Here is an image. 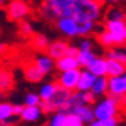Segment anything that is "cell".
Here are the masks:
<instances>
[{
    "label": "cell",
    "mask_w": 126,
    "mask_h": 126,
    "mask_svg": "<svg viewBox=\"0 0 126 126\" xmlns=\"http://www.w3.org/2000/svg\"><path fill=\"white\" fill-rule=\"evenodd\" d=\"M104 15V7L97 0H74L71 8V18L78 22L92 21L98 22Z\"/></svg>",
    "instance_id": "6da1fadb"
},
{
    "label": "cell",
    "mask_w": 126,
    "mask_h": 126,
    "mask_svg": "<svg viewBox=\"0 0 126 126\" xmlns=\"http://www.w3.org/2000/svg\"><path fill=\"white\" fill-rule=\"evenodd\" d=\"M74 0H45L39 6V14L45 21L54 24L58 18L71 17Z\"/></svg>",
    "instance_id": "7a4b0ae2"
},
{
    "label": "cell",
    "mask_w": 126,
    "mask_h": 126,
    "mask_svg": "<svg viewBox=\"0 0 126 126\" xmlns=\"http://www.w3.org/2000/svg\"><path fill=\"white\" fill-rule=\"evenodd\" d=\"M93 112H94V119L118 118L121 112L119 101L110 96H104L96 100V103L93 104Z\"/></svg>",
    "instance_id": "3957f363"
},
{
    "label": "cell",
    "mask_w": 126,
    "mask_h": 126,
    "mask_svg": "<svg viewBox=\"0 0 126 126\" xmlns=\"http://www.w3.org/2000/svg\"><path fill=\"white\" fill-rule=\"evenodd\" d=\"M71 93L72 92H68V90L63 89V87H60L57 89L56 94L50 98L48 101H40L39 104V107H40L42 112L43 114H54L57 111H64V108L67 105L68 100H69L71 97Z\"/></svg>",
    "instance_id": "277c9868"
},
{
    "label": "cell",
    "mask_w": 126,
    "mask_h": 126,
    "mask_svg": "<svg viewBox=\"0 0 126 126\" xmlns=\"http://www.w3.org/2000/svg\"><path fill=\"white\" fill-rule=\"evenodd\" d=\"M32 11V6L28 0H10L6 4V14L11 21L21 22Z\"/></svg>",
    "instance_id": "5b68a950"
},
{
    "label": "cell",
    "mask_w": 126,
    "mask_h": 126,
    "mask_svg": "<svg viewBox=\"0 0 126 126\" xmlns=\"http://www.w3.org/2000/svg\"><path fill=\"white\" fill-rule=\"evenodd\" d=\"M96 39L98 42V45H101L107 50L112 47H123V46H126L125 33H111V32L103 29L101 32H96Z\"/></svg>",
    "instance_id": "8992f818"
},
{
    "label": "cell",
    "mask_w": 126,
    "mask_h": 126,
    "mask_svg": "<svg viewBox=\"0 0 126 126\" xmlns=\"http://www.w3.org/2000/svg\"><path fill=\"white\" fill-rule=\"evenodd\" d=\"M96 100L97 98L90 92H78V90H75V92L71 93V97L68 100L67 105H65V108H64V111L68 114L72 108L78 107V105H93L96 103Z\"/></svg>",
    "instance_id": "52a82bcc"
},
{
    "label": "cell",
    "mask_w": 126,
    "mask_h": 126,
    "mask_svg": "<svg viewBox=\"0 0 126 126\" xmlns=\"http://www.w3.org/2000/svg\"><path fill=\"white\" fill-rule=\"evenodd\" d=\"M57 31L65 37H78L79 36V22L75 18L71 17H64V18H58L54 22Z\"/></svg>",
    "instance_id": "ba28073f"
},
{
    "label": "cell",
    "mask_w": 126,
    "mask_h": 126,
    "mask_svg": "<svg viewBox=\"0 0 126 126\" xmlns=\"http://www.w3.org/2000/svg\"><path fill=\"white\" fill-rule=\"evenodd\" d=\"M79 76H80V69H71L60 72V76L57 79V85L68 92H75L78 87Z\"/></svg>",
    "instance_id": "9c48e42d"
},
{
    "label": "cell",
    "mask_w": 126,
    "mask_h": 126,
    "mask_svg": "<svg viewBox=\"0 0 126 126\" xmlns=\"http://www.w3.org/2000/svg\"><path fill=\"white\" fill-rule=\"evenodd\" d=\"M126 94V82L123 76H112L108 78V92L107 96L112 97L115 100H121Z\"/></svg>",
    "instance_id": "30bf717a"
},
{
    "label": "cell",
    "mask_w": 126,
    "mask_h": 126,
    "mask_svg": "<svg viewBox=\"0 0 126 126\" xmlns=\"http://www.w3.org/2000/svg\"><path fill=\"white\" fill-rule=\"evenodd\" d=\"M68 47H69V45H68L65 40L51 42V43L47 46V48H46V54H47L50 58H53L54 61H57V60H60L61 57L67 56Z\"/></svg>",
    "instance_id": "8fae6325"
},
{
    "label": "cell",
    "mask_w": 126,
    "mask_h": 126,
    "mask_svg": "<svg viewBox=\"0 0 126 126\" xmlns=\"http://www.w3.org/2000/svg\"><path fill=\"white\" fill-rule=\"evenodd\" d=\"M17 119L19 118L13 114V104L8 101H0V126H13Z\"/></svg>",
    "instance_id": "7c38bea8"
},
{
    "label": "cell",
    "mask_w": 126,
    "mask_h": 126,
    "mask_svg": "<svg viewBox=\"0 0 126 126\" xmlns=\"http://www.w3.org/2000/svg\"><path fill=\"white\" fill-rule=\"evenodd\" d=\"M32 63H33L35 67L43 74V76L50 75L53 72V69L56 68V61L53 58H50L47 54H40V56L35 57Z\"/></svg>",
    "instance_id": "4fadbf2b"
},
{
    "label": "cell",
    "mask_w": 126,
    "mask_h": 126,
    "mask_svg": "<svg viewBox=\"0 0 126 126\" xmlns=\"http://www.w3.org/2000/svg\"><path fill=\"white\" fill-rule=\"evenodd\" d=\"M68 114H72L78 116L86 126L94 121V112H93V105H78V107L72 108Z\"/></svg>",
    "instance_id": "5bb4252c"
},
{
    "label": "cell",
    "mask_w": 126,
    "mask_h": 126,
    "mask_svg": "<svg viewBox=\"0 0 126 126\" xmlns=\"http://www.w3.org/2000/svg\"><path fill=\"white\" fill-rule=\"evenodd\" d=\"M42 112L40 107L39 105H35V107H29V105H25L19 115V119L24 121V122H28V123H33V122H37L39 119L42 118Z\"/></svg>",
    "instance_id": "9a60e30c"
},
{
    "label": "cell",
    "mask_w": 126,
    "mask_h": 126,
    "mask_svg": "<svg viewBox=\"0 0 126 126\" xmlns=\"http://www.w3.org/2000/svg\"><path fill=\"white\" fill-rule=\"evenodd\" d=\"M86 69L89 71V72H92L96 78L107 76V58H105V57H98L97 56Z\"/></svg>",
    "instance_id": "2e32d148"
},
{
    "label": "cell",
    "mask_w": 126,
    "mask_h": 126,
    "mask_svg": "<svg viewBox=\"0 0 126 126\" xmlns=\"http://www.w3.org/2000/svg\"><path fill=\"white\" fill-rule=\"evenodd\" d=\"M96 80V76L89 72L87 69H80V76H79V82H78V92H90L92 86Z\"/></svg>",
    "instance_id": "e0dca14e"
},
{
    "label": "cell",
    "mask_w": 126,
    "mask_h": 126,
    "mask_svg": "<svg viewBox=\"0 0 126 126\" xmlns=\"http://www.w3.org/2000/svg\"><path fill=\"white\" fill-rule=\"evenodd\" d=\"M14 87V75L10 69L0 67V93H7Z\"/></svg>",
    "instance_id": "ac0fdd59"
},
{
    "label": "cell",
    "mask_w": 126,
    "mask_h": 126,
    "mask_svg": "<svg viewBox=\"0 0 126 126\" xmlns=\"http://www.w3.org/2000/svg\"><path fill=\"white\" fill-rule=\"evenodd\" d=\"M105 21H126V8L121 6H111L104 11Z\"/></svg>",
    "instance_id": "d6986e66"
},
{
    "label": "cell",
    "mask_w": 126,
    "mask_h": 126,
    "mask_svg": "<svg viewBox=\"0 0 126 126\" xmlns=\"http://www.w3.org/2000/svg\"><path fill=\"white\" fill-rule=\"evenodd\" d=\"M56 68H57V71H60V72L71 71V69H80L76 57H72V56H64L60 60H57L56 61Z\"/></svg>",
    "instance_id": "ffe728a7"
},
{
    "label": "cell",
    "mask_w": 126,
    "mask_h": 126,
    "mask_svg": "<svg viewBox=\"0 0 126 126\" xmlns=\"http://www.w3.org/2000/svg\"><path fill=\"white\" fill-rule=\"evenodd\" d=\"M107 92H108V78L107 76L96 78V80H94V83H93V86H92L90 93L98 100L101 97L107 96Z\"/></svg>",
    "instance_id": "44dd1931"
},
{
    "label": "cell",
    "mask_w": 126,
    "mask_h": 126,
    "mask_svg": "<svg viewBox=\"0 0 126 126\" xmlns=\"http://www.w3.org/2000/svg\"><path fill=\"white\" fill-rule=\"evenodd\" d=\"M24 76L31 83H39V82H42L43 78H45L43 74L33 65V63H28L24 67Z\"/></svg>",
    "instance_id": "7402d4cb"
},
{
    "label": "cell",
    "mask_w": 126,
    "mask_h": 126,
    "mask_svg": "<svg viewBox=\"0 0 126 126\" xmlns=\"http://www.w3.org/2000/svg\"><path fill=\"white\" fill-rule=\"evenodd\" d=\"M126 72V65L114 61V60H107V78L112 76H123Z\"/></svg>",
    "instance_id": "603a6c76"
},
{
    "label": "cell",
    "mask_w": 126,
    "mask_h": 126,
    "mask_svg": "<svg viewBox=\"0 0 126 126\" xmlns=\"http://www.w3.org/2000/svg\"><path fill=\"white\" fill-rule=\"evenodd\" d=\"M105 58L114 60L118 63L126 65V48L125 47H112L105 51Z\"/></svg>",
    "instance_id": "cb8c5ba5"
},
{
    "label": "cell",
    "mask_w": 126,
    "mask_h": 126,
    "mask_svg": "<svg viewBox=\"0 0 126 126\" xmlns=\"http://www.w3.org/2000/svg\"><path fill=\"white\" fill-rule=\"evenodd\" d=\"M57 89H58L57 82H47V83H45V85L40 87L39 93H37L39 97H40V101H48L54 94H56Z\"/></svg>",
    "instance_id": "d4e9b609"
},
{
    "label": "cell",
    "mask_w": 126,
    "mask_h": 126,
    "mask_svg": "<svg viewBox=\"0 0 126 126\" xmlns=\"http://www.w3.org/2000/svg\"><path fill=\"white\" fill-rule=\"evenodd\" d=\"M96 57L97 56L94 54L93 50H79L78 56H76V60H78V63H79V67H82V68L86 69Z\"/></svg>",
    "instance_id": "484cf974"
},
{
    "label": "cell",
    "mask_w": 126,
    "mask_h": 126,
    "mask_svg": "<svg viewBox=\"0 0 126 126\" xmlns=\"http://www.w3.org/2000/svg\"><path fill=\"white\" fill-rule=\"evenodd\" d=\"M103 28L111 33H125L126 21H105Z\"/></svg>",
    "instance_id": "4316f807"
},
{
    "label": "cell",
    "mask_w": 126,
    "mask_h": 126,
    "mask_svg": "<svg viewBox=\"0 0 126 126\" xmlns=\"http://www.w3.org/2000/svg\"><path fill=\"white\" fill-rule=\"evenodd\" d=\"M96 28H97V22H92V21L79 22V36L80 37H90V35L97 32Z\"/></svg>",
    "instance_id": "83f0119b"
},
{
    "label": "cell",
    "mask_w": 126,
    "mask_h": 126,
    "mask_svg": "<svg viewBox=\"0 0 126 126\" xmlns=\"http://www.w3.org/2000/svg\"><path fill=\"white\" fill-rule=\"evenodd\" d=\"M68 114L65 111H57L50 116V125L51 126H67Z\"/></svg>",
    "instance_id": "f1b7e54d"
},
{
    "label": "cell",
    "mask_w": 126,
    "mask_h": 126,
    "mask_svg": "<svg viewBox=\"0 0 126 126\" xmlns=\"http://www.w3.org/2000/svg\"><path fill=\"white\" fill-rule=\"evenodd\" d=\"M31 42H32V46H33L36 50H46L47 46L50 45V40H48V37L45 36V35H33V36L31 37Z\"/></svg>",
    "instance_id": "f546056e"
},
{
    "label": "cell",
    "mask_w": 126,
    "mask_h": 126,
    "mask_svg": "<svg viewBox=\"0 0 126 126\" xmlns=\"http://www.w3.org/2000/svg\"><path fill=\"white\" fill-rule=\"evenodd\" d=\"M39 104H40V97H39L37 93L29 92L25 94V97H24V105L35 107V105H39Z\"/></svg>",
    "instance_id": "4dcf8cb0"
},
{
    "label": "cell",
    "mask_w": 126,
    "mask_h": 126,
    "mask_svg": "<svg viewBox=\"0 0 126 126\" xmlns=\"http://www.w3.org/2000/svg\"><path fill=\"white\" fill-rule=\"evenodd\" d=\"M18 32L24 37H32L33 36V26L26 21H21L18 25Z\"/></svg>",
    "instance_id": "1f68e13d"
},
{
    "label": "cell",
    "mask_w": 126,
    "mask_h": 126,
    "mask_svg": "<svg viewBox=\"0 0 126 126\" xmlns=\"http://www.w3.org/2000/svg\"><path fill=\"white\" fill-rule=\"evenodd\" d=\"M118 118H110V119H94L87 126H116Z\"/></svg>",
    "instance_id": "d6a6232c"
},
{
    "label": "cell",
    "mask_w": 126,
    "mask_h": 126,
    "mask_svg": "<svg viewBox=\"0 0 126 126\" xmlns=\"http://www.w3.org/2000/svg\"><path fill=\"white\" fill-rule=\"evenodd\" d=\"M79 50H93V42L90 37H80V42L78 45Z\"/></svg>",
    "instance_id": "836d02e7"
},
{
    "label": "cell",
    "mask_w": 126,
    "mask_h": 126,
    "mask_svg": "<svg viewBox=\"0 0 126 126\" xmlns=\"http://www.w3.org/2000/svg\"><path fill=\"white\" fill-rule=\"evenodd\" d=\"M67 126H86L85 123L82 122L78 116H75L72 114H68V122H67Z\"/></svg>",
    "instance_id": "e575fe53"
},
{
    "label": "cell",
    "mask_w": 126,
    "mask_h": 126,
    "mask_svg": "<svg viewBox=\"0 0 126 126\" xmlns=\"http://www.w3.org/2000/svg\"><path fill=\"white\" fill-rule=\"evenodd\" d=\"M103 7H111V6H118L122 0H97Z\"/></svg>",
    "instance_id": "d590c367"
},
{
    "label": "cell",
    "mask_w": 126,
    "mask_h": 126,
    "mask_svg": "<svg viewBox=\"0 0 126 126\" xmlns=\"http://www.w3.org/2000/svg\"><path fill=\"white\" fill-rule=\"evenodd\" d=\"M24 107H25V105H22V104H13V114H14V116L19 118V115L22 112Z\"/></svg>",
    "instance_id": "8d00e7d4"
},
{
    "label": "cell",
    "mask_w": 126,
    "mask_h": 126,
    "mask_svg": "<svg viewBox=\"0 0 126 126\" xmlns=\"http://www.w3.org/2000/svg\"><path fill=\"white\" fill-rule=\"evenodd\" d=\"M78 51H79L78 46H71V45H69V47H68V51H67V56L76 57V56H78Z\"/></svg>",
    "instance_id": "74e56055"
},
{
    "label": "cell",
    "mask_w": 126,
    "mask_h": 126,
    "mask_svg": "<svg viewBox=\"0 0 126 126\" xmlns=\"http://www.w3.org/2000/svg\"><path fill=\"white\" fill-rule=\"evenodd\" d=\"M119 107H121V111H126V94L119 100Z\"/></svg>",
    "instance_id": "f35d334b"
},
{
    "label": "cell",
    "mask_w": 126,
    "mask_h": 126,
    "mask_svg": "<svg viewBox=\"0 0 126 126\" xmlns=\"http://www.w3.org/2000/svg\"><path fill=\"white\" fill-rule=\"evenodd\" d=\"M4 53H6V45H4L1 40H0V57L3 56Z\"/></svg>",
    "instance_id": "ab89813d"
},
{
    "label": "cell",
    "mask_w": 126,
    "mask_h": 126,
    "mask_svg": "<svg viewBox=\"0 0 126 126\" xmlns=\"http://www.w3.org/2000/svg\"><path fill=\"white\" fill-rule=\"evenodd\" d=\"M28 1H29L31 4H33V6H40L45 0H28Z\"/></svg>",
    "instance_id": "60d3db41"
},
{
    "label": "cell",
    "mask_w": 126,
    "mask_h": 126,
    "mask_svg": "<svg viewBox=\"0 0 126 126\" xmlns=\"http://www.w3.org/2000/svg\"><path fill=\"white\" fill-rule=\"evenodd\" d=\"M6 7V0H0V8Z\"/></svg>",
    "instance_id": "b9f144b4"
},
{
    "label": "cell",
    "mask_w": 126,
    "mask_h": 126,
    "mask_svg": "<svg viewBox=\"0 0 126 126\" xmlns=\"http://www.w3.org/2000/svg\"><path fill=\"white\" fill-rule=\"evenodd\" d=\"M3 97H4V93H0V101H4Z\"/></svg>",
    "instance_id": "7bdbcfd3"
},
{
    "label": "cell",
    "mask_w": 126,
    "mask_h": 126,
    "mask_svg": "<svg viewBox=\"0 0 126 126\" xmlns=\"http://www.w3.org/2000/svg\"><path fill=\"white\" fill-rule=\"evenodd\" d=\"M123 79H125V82H126V72L123 74Z\"/></svg>",
    "instance_id": "ee69618b"
},
{
    "label": "cell",
    "mask_w": 126,
    "mask_h": 126,
    "mask_svg": "<svg viewBox=\"0 0 126 126\" xmlns=\"http://www.w3.org/2000/svg\"><path fill=\"white\" fill-rule=\"evenodd\" d=\"M45 126H51V125H50V123H47V125H45Z\"/></svg>",
    "instance_id": "f6af8a7d"
},
{
    "label": "cell",
    "mask_w": 126,
    "mask_h": 126,
    "mask_svg": "<svg viewBox=\"0 0 126 126\" xmlns=\"http://www.w3.org/2000/svg\"><path fill=\"white\" fill-rule=\"evenodd\" d=\"M116 126H125V125H116Z\"/></svg>",
    "instance_id": "bcb514c9"
},
{
    "label": "cell",
    "mask_w": 126,
    "mask_h": 126,
    "mask_svg": "<svg viewBox=\"0 0 126 126\" xmlns=\"http://www.w3.org/2000/svg\"><path fill=\"white\" fill-rule=\"evenodd\" d=\"M125 37H126V29H125Z\"/></svg>",
    "instance_id": "7dc6e473"
},
{
    "label": "cell",
    "mask_w": 126,
    "mask_h": 126,
    "mask_svg": "<svg viewBox=\"0 0 126 126\" xmlns=\"http://www.w3.org/2000/svg\"><path fill=\"white\" fill-rule=\"evenodd\" d=\"M125 1H126V0H125Z\"/></svg>",
    "instance_id": "c3c4849f"
},
{
    "label": "cell",
    "mask_w": 126,
    "mask_h": 126,
    "mask_svg": "<svg viewBox=\"0 0 126 126\" xmlns=\"http://www.w3.org/2000/svg\"><path fill=\"white\" fill-rule=\"evenodd\" d=\"M125 48H126V47H125Z\"/></svg>",
    "instance_id": "681fc988"
}]
</instances>
